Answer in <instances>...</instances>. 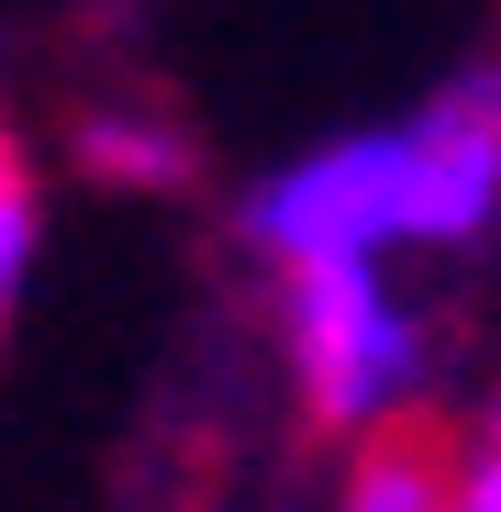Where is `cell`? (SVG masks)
<instances>
[{"label": "cell", "instance_id": "6da1fadb", "mask_svg": "<svg viewBox=\"0 0 501 512\" xmlns=\"http://www.w3.org/2000/svg\"><path fill=\"white\" fill-rule=\"evenodd\" d=\"M279 357L301 423L334 446L390 435L435 390V323L401 301L390 268H279Z\"/></svg>", "mask_w": 501, "mask_h": 512}, {"label": "cell", "instance_id": "7a4b0ae2", "mask_svg": "<svg viewBox=\"0 0 501 512\" xmlns=\"http://www.w3.org/2000/svg\"><path fill=\"white\" fill-rule=\"evenodd\" d=\"M245 245L279 268H390V256H424V156L412 123H368L334 134L290 167H268L245 190Z\"/></svg>", "mask_w": 501, "mask_h": 512}, {"label": "cell", "instance_id": "3957f363", "mask_svg": "<svg viewBox=\"0 0 501 512\" xmlns=\"http://www.w3.org/2000/svg\"><path fill=\"white\" fill-rule=\"evenodd\" d=\"M457 479H468V446L446 435L435 412H412V423H390V435L346 446L323 512H457Z\"/></svg>", "mask_w": 501, "mask_h": 512}, {"label": "cell", "instance_id": "277c9868", "mask_svg": "<svg viewBox=\"0 0 501 512\" xmlns=\"http://www.w3.org/2000/svg\"><path fill=\"white\" fill-rule=\"evenodd\" d=\"M78 167L90 179H123V190H179L190 145L167 123H145V112H78Z\"/></svg>", "mask_w": 501, "mask_h": 512}, {"label": "cell", "instance_id": "5b68a950", "mask_svg": "<svg viewBox=\"0 0 501 512\" xmlns=\"http://www.w3.org/2000/svg\"><path fill=\"white\" fill-rule=\"evenodd\" d=\"M34 256H45V190H34L23 145L0 134V323H12V301H23V279H34Z\"/></svg>", "mask_w": 501, "mask_h": 512}, {"label": "cell", "instance_id": "8992f818", "mask_svg": "<svg viewBox=\"0 0 501 512\" xmlns=\"http://www.w3.org/2000/svg\"><path fill=\"white\" fill-rule=\"evenodd\" d=\"M457 512H501V423L468 435V479H457Z\"/></svg>", "mask_w": 501, "mask_h": 512}, {"label": "cell", "instance_id": "52a82bcc", "mask_svg": "<svg viewBox=\"0 0 501 512\" xmlns=\"http://www.w3.org/2000/svg\"><path fill=\"white\" fill-rule=\"evenodd\" d=\"M490 423H501V412H490Z\"/></svg>", "mask_w": 501, "mask_h": 512}]
</instances>
